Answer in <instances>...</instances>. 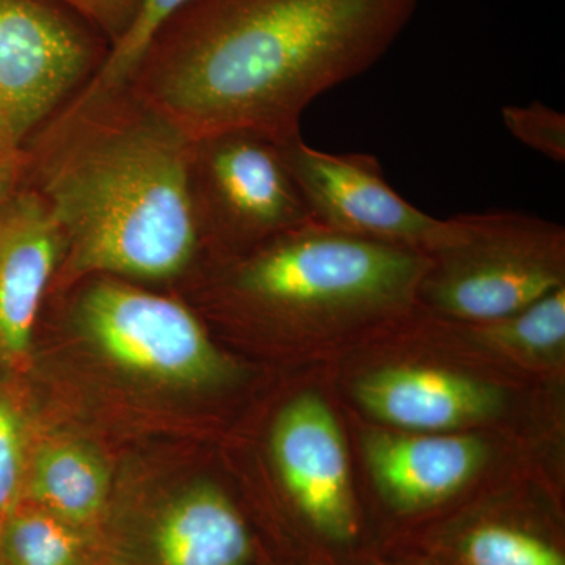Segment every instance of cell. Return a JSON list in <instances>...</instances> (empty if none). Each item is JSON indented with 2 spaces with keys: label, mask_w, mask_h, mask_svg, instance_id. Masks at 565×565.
Listing matches in <instances>:
<instances>
[{
  "label": "cell",
  "mask_w": 565,
  "mask_h": 565,
  "mask_svg": "<svg viewBox=\"0 0 565 565\" xmlns=\"http://www.w3.org/2000/svg\"><path fill=\"white\" fill-rule=\"evenodd\" d=\"M109 50L57 0H0V148L22 151L92 81Z\"/></svg>",
  "instance_id": "8992f818"
},
{
  "label": "cell",
  "mask_w": 565,
  "mask_h": 565,
  "mask_svg": "<svg viewBox=\"0 0 565 565\" xmlns=\"http://www.w3.org/2000/svg\"><path fill=\"white\" fill-rule=\"evenodd\" d=\"M191 192L202 252L222 244L243 255L311 221L281 145L259 132L193 140Z\"/></svg>",
  "instance_id": "52a82bcc"
},
{
  "label": "cell",
  "mask_w": 565,
  "mask_h": 565,
  "mask_svg": "<svg viewBox=\"0 0 565 565\" xmlns=\"http://www.w3.org/2000/svg\"><path fill=\"white\" fill-rule=\"evenodd\" d=\"M77 281L74 330L117 370L180 390L210 388L232 377V363L188 305L107 275Z\"/></svg>",
  "instance_id": "5b68a950"
},
{
  "label": "cell",
  "mask_w": 565,
  "mask_h": 565,
  "mask_svg": "<svg viewBox=\"0 0 565 565\" xmlns=\"http://www.w3.org/2000/svg\"><path fill=\"white\" fill-rule=\"evenodd\" d=\"M193 140L131 85L82 87L22 147L24 178L65 241L57 277L178 280L202 253Z\"/></svg>",
  "instance_id": "7a4b0ae2"
},
{
  "label": "cell",
  "mask_w": 565,
  "mask_h": 565,
  "mask_svg": "<svg viewBox=\"0 0 565 565\" xmlns=\"http://www.w3.org/2000/svg\"><path fill=\"white\" fill-rule=\"evenodd\" d=\"M33 441L24 401L10 382L0 379V522L24 504Z\"/></svg>",
  "instance_id": "e0dca14e"
},
{
  "label": "cell",
  "mask_w": 565,
  "mask_h": 565,
  "mask_svg": "<svg viewBox=\"0 0 565 565\" xmlns=\"http://www.w3.org/2000/svg\"><path fill=\"white\" fill-rule=\"evenodd\" d=\"M65 241L43 199L24 182L0 202V371L31 362L44 297L61 270Z\"/></svg>",
  "instance_id": "30bf717a"
},
{
  "label": "cell",
  "mask_w": 565,
  "mask_h": 565,
  "mask_svg": "<svg viewBox=\"0 0 565 565\" xmlns=\"http://www.w3.org/2000/svg\"><path fill=\"white\" fill-rule=\"evenodd\" d=\"M418 297L444 318L500 321L563 288L564 230L514 211L440 221Z\"/></svg>",
  "instance_id": "277c9868"
},
{
  "label": "cell",
  "mask_w": 565,
  "mask_h": 565,
  "mask_svg": "<svg viewBox=\"0 0 565 565\" xmlns=\"http://www.w3.org/2000/svg\"><path fill=\"white\" fill-rule=\"evenodd\" d=\"M152 565H248L252 539L236 505L196 482L163 505L151 533Z\"/></svg>",
  "instance_id": "4fadbf2b"
},
{
  "label": "cell",
  "mask_w": 565,
  "mask_h": 565,
  "mask_svg": "<svg viewBox=\"0 0 565 565\" xmlns=\"http://www.w3.org/2000/svg\"><path fill=\"white\" fill-rule=\"evenodd\" d=\"M427 267L429 259L415 248L310 221L239 255L225 291L278 318L364 321L414 307Z\"/></svg>",
  "instance_id": "3957f363"
},
{
  "label": "cell",
  "mask_w": 565,
  "mask_h": 565,
  "mask_svg": "<svg viewBox=\"0 0 565 565\" xmlns=\"http://www.w3.org/2000/svg\"><path fill=\"white\" fill-rule=\"evenodd\" d=\"M90 535L24 503L0 522V565H88Z\"/></svg>",
  "instance_id": "9a60e30c"
},
{
  "label": "cell",
  "mask_w": 565,
  "mask_h": 565,
  "mask_svg": "<svg viewBox=\"0 0 565 565\" xmlns=\"http://www.w3.org/2000/svg\"><path fill=\"white\" fill-rule=\"evenodd\" d=\"M24 178V156L22 151L0 148V202L17 191Z\"/></svg>",
  "instance_id": "7402d4cb"
},
{
  "label": "cell",
  "mask_w": 565,
  "mask_h": 565,
  "mask_svg": "<svg viewBox=\"0 0 565 565\" xmlns=\"http://www.w3.org/2000/svg\"><path fill=\"white\" fill-rule=\"evenodd\" d=\"M374 484L401 512L423 511L459 493L489 457L482 438L463 434L370 433L363 440Z\"/></svg>",
  "instance_id": "7c38bea8"
},
{
  "label": "cell",
  "mask_w": 565,
  "mask_h": 565,
  "mask_svg": "<svg viewBox=\"0 0 565 565\" xmlns=\"http://www.w3.org/2000/svg\"><path fill=\"white\" fill-rule=\"evenodd\" d=\"M270 448L282 486L323 537L352 541L359 530L343 430L315 393L292 399L275 419Z\"/></svg>",
  "instance_id": "9c48e42d"
},
{
  "label": "cell",
  "mask_w": 565,
  "mask_h": 565,
  "mask_svg": "<svg viewBox=\"0 0 565 565\" xmlns=\"http://www.w3.org/2000/svg\"><path fill=\"white\" fill-rule=\"evenodd\" d=\"M280 145L308 214L318 225L419 252L433 243L440 218L394 191L374 156L316 150L300 134Z\"/></svg>",
  "instance_id": "ba28073f"
},
{
  "label": "cell",
  "mask_w": 565,
  "mask_h": 565,
  "mask_svg": "<svg viewBox=\"0 0 565 565\" xmlns=\"http://www.w3.org/2000/svg\"><path fill=\"white\" fill-rule=\"evenodd\" d=\"M503 120L509 132L531 150L541 152L555 162L565 161L564 114L534 102L523 107H504Z\"/></svg>",
  "instance_id": "ffe728a7"
},
{
  "label": "cell",
  "mask_w": 565,
  "mask_h": 565,
  "mask_svg": "<svg viewBox=\"0 0 565 565\" xmlns=\"http://www.w3.org/2000/svg\"><path fill=\"white\" fill-rule=\"evenodd\" d=\"M355 397L367 414L411 433L441 434L487 422L504 393L470 375L435 367L390 366L363 375Z\"/></svg>",
  "instance_id": "8fae6325"
},
{
  "label": "cell",
  "mask_w": 565,
  "mask_h": 565,
  "mask_svg": "<svg viewBox=\"0 0 565 565\" xmlns=\"http://www.w3.org/2000/svg\"><path fill=\"white\" fill-rule=\"evenodd\" d=\"M419 0H189L128 84L191 140L253 131L278 143L322 93L374 66Z\"/></svg>",
  "instance_id": "6da1fadb"
},
{
  "label": "cell",
  "mask_w": 565,
  "mask_h": 565,
  "mask_svg": "<svg viewBox=\"0 0 565 565\" xmlns=\"http://www.w3.org/2000/svg\"><path fill=\"white\" fill-rule=\"evenodd\" d=\"M465 565H565L563 553L516 527L486 523L460 542Z\"/></svg>",
  "instance_id": "ac0fdd59"
},
{
  "label": "cell",
  "mask_w": 565,
  "mask_h": 565,
  "mask_svg": "<svg viewBox=\"0 0 565 565\" xmlns=\"http://www.w3.org/2000/svg\"><path fill=\"white\" fill-rule=\"evenodd\" d=\"M476 343L527 359H548L564 351L565 288L546 294L523 310L470 332Z\"/></svg>",
  "instance_id": "2e32d148"
},
{
  "label": "cell",
  "mask_w": 565,
  "mask_h": 565,
  "mask_svg": "<svg viewBox=\"0 0 565 565\" xmlns=\"http://www.w3.org/2000/svg\"><path fill=\"white\" fill-rule=\"evenodd\" d=\"M57 2L102 33L109 46L114 47L132 28L145 0H57Z\"/></svg>",
  "instance_id": "44dd1931"
},
{
  "label": "cell",
  "mask_w": 565,
  "mask_h": 565,
  "mask_svg": "<svg viewBox=\"0 0 565 565\" xmlns=\"http://www.w3.org/2000/svg\"><path fill=\"white\" fill-rule=\"evenodd\" d=\"M111 475L102 451L68 435L33 441L24 503L92 535L109 504Z\"/></svg>",
  "instance_id": "5bb4252c"
},
{
  "label": "cell",
  "mask_w": 565,
  "mask_h": 565,
  "mask_svg": "<svg viewBox=\"0 0 565 565\" xmlns=\"http://www.w3.org/2000/svg\"><path fill=\"white\" fill-rule=\"evenodd\" d=\"M188 2L189 0H145L132 28L110 47L102 68L88 84L96 88H115L128 84L148 41L174 11Z\"/></svg>",
  "instance_id": "d6986e66"
}]
</instances>
